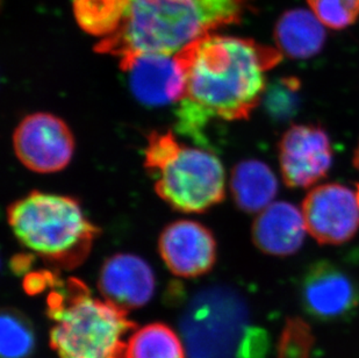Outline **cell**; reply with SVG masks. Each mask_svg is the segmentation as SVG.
Wrapping results in <instances>:
<instances>
[{"label": "cell", "instance_id": "cell-12", "mask_svg": "<svg viewBox=\"0 0 359 358\" xmlns=\"http://www.w3.org/2000/svg\"><path fill=\"white\" fill-rule=\"evenodd\" d=\"M158 251L168 269L178 277L203 276L217 260L213 234L192 220H178L168 225L161 233Z\"/></svg>", "mask_w": 359, "mask_h": 358}, {"label": "cell", "instance_id": "cell-20", "mask_svg": "<svg viewBox=\"0 0 359 358\" xmlns=\"http://www.w3.org/2000/svg\"><path fill=\"white\" fill-rule=\"evenodd\" d=\"M300 83L294 77H283L265 88L262 102L271 118L277 121L291 120L302 104Z\"/></svg>", "mask_w": 359, "mask_h": 358}, {"label": "cell", "instance_id": "cell-13", "mask_svg": "<svg viewBox=\"0 0 359 358\" xmlns=\"http://www.w3.org/2000/svg\"><path fill=\"white\" fill-rule=\"evenodd\" d=\"M99 290L106 300L123 311L142 307L155 293V274L142 257L116 253L102 265Z\"/></svg>", "mask_w": 359, "mask_h": 358}, {"label": "cell", "instance_id": "cell-2", "mask_svg": "<svg viewBox=\"0 0 359 358\" xmlns=\"http://www.w3.org/2000/svg\"><path fill=\"white\" fill-rule=\"evenodd\" d=\"M243 0H130L125 20L97 51L116 58L177 55L210 34L238 22Z\"/></svg>", "mask_w": 359, "mask_h": 358}, {"label": "cell", "instance_id": "cell-3", "mask_svg": "<svg viewBox=\"0 0 359 358\" xmlns=\"http://www.w3.org/2000/svg\"><path fill=\"white\" fill-rule=\"evenodd\" d=\"M48 315L54 322L51 347L60 358H123V338L134 327L126 311L93 297L74 278L49 294Z\"/></svg>", "mask_w": 359, "mask_h": 358}, {"label": "cell", "instance_id": "cell-1", "mask_svg": "<svg viewBox=\"0 0 359 358\" xmlns=\"http://www.w3.org/2000/svg\"><path fill=\"white\" fill-rule=\"evenodd\" d=\"M187 70L180 124L194 131L210 118H249L266 88L265 72L278 65L280 51L252 40L210 34L180 53Z\"/></svg>", "mask_w": 359, "mask_h": 358}, {"label": "cell", "instance_id": "cell-7", "mask_svg": "<svg viewBox=\"0 0 359 358\" xmlns=\"http://www.w3.org/2000/svg\"><path fill=\"white\" fill-rule=\"evenodd\" d=\"M18 159L39 173H58L72 162L75 139L69 126L50 113L27 115L13 134Z\"/></svg>", "mask_w": 359, "mask_h": 358}, {"label": "cell", "instance_id": "cell-10", "mask_svg": "<svg viewBox=\"0 0 359 358\" xmlns=\"http://www.w3.org/2000/svg\"><path fill=\"white\" fill-rule=\"evenodd\" d=\"M306 313L320 321L349 318L359 305V290L349 274L335 264L321 260L306 271L300 284Z\"/></svg>", "mask_w": 359, "mask_h": 358}, {"label": "cell", "instance_id": "cell-8", "mask_svg": "<svg viewBox=\"0 0 359 358\" xmlns=\"http://www.w3.org/2000/svg\"><path fill=\"white\" fill-rule=\"evenodd\" d=\"M132 95L142 105H172L187 95V70L180 54H139L120 60Z\"/></svg>", "mask_w": 359, "mask_h": 358}, {"label": "cell", "instance_id": "cell-15", "mask_svg": "<svg viewBox=\"0 0 359 358\" xmlns=\"http://www.w3.org/2000/svg\"><path fill=\"white\" fill-rule=\"evenodd\" d=\"M322 25L309 11L295 8L285 12L275 28L279 51L293 60H307L319 54L327 37Z\"/></svg>", "mask_w": 359, "mask_h": 358}, {"label": "cell", "instance_id": "cell-11", "mask_svg": "<svg viewBox=\"0 0 359 358\" xmlns=\"http://www.w3.org/2000/svg\"><path fill=\"white\" fill-rule=\"evenodd\" d=\"M279 162L285 183L306 189L325 177L332 163L328 134L316 126H292L279 145Z\"/></svg>", "mask_w": 359, "mask_h": 358}, {"label": "cell", "instance_id": "cell-9", "mask_svg": "<svg viewBox=\"0 0 359 358\" xmlns=\"http://www.w3.org/2000/svg\"><path fill=\"white\" fill-rule=\"evenodd\" d=\"M302 213L309 233L320 244H344L359 228V197L344 185H320L306 197Z\"/></svg>", "mask_w": 359, "mask_h": 358}, {"label": "cell", "instance_id": "cell-21", "mask_svg": "<svg viewBox=\"0 0 359 358\" xmlns=\"http://www.w3.org/2000/svg\"><path fill=\"white\" fill-rule=\"evenodd\" d=\"M314 335L307 322L288 319L279 338L277 358H311Z\"/></svg>", "mask_w": 359, "mask_h": 358}, {"label": "cell", "instance_id": "cell-6", "mask_svg": "<svg viewBox=\"0 0 359 358\" xmlns=\"http://www.w3.org/2000/svg\"><path fill=\"white\" fill-rule=\"evenodd\" d=\"M235 291L210 286L198 292L180 320L187 358H234L248 320Z\"/></svg>", "mask_w": 359, "mask_h": 358}, {"label": "cell", "instance_id": "cell-17", "mask_svg": "<svg viewBox=\"0 0 359 358\" xmlns=\"http://www.w3.org/2000/svg\"><path fill=\"white\" fill-rule=\"evenodd\" d=\"M187 357L183 340L163 324H147L133 331L123 349V358Z\"/></svg>", "mask_w": 359, "mask_h": 358}, {"label": "cell", "instance_id": "cell-4", "mask_svg": "<svg viewBox=\"0 0 359 358\" xmlns=\"http://www.w3.org/2000/svg\"><path fill=\"white\" fill-rule=\"evenodd\" d=\"M7 219L21 244L67 270L84 263L99 235L77 200L55 193H29L8 207Z\"/></svg>", "mask_w": 359, "mask_h": 358}, {"label": "cell", "instance_id": "cell-18", "mask_svg": "<svg viewBox=\"0 0 359 358\" xmlns=\"http://www.w3.org/2000/svg\"><path fill=\"white\" fill-rule=\"evenodd\" d=\"M130 0H74L79 26L88 34L111 37L121 27Z\"/></svg>", "mask_w": 359, "mask_h": 358}, {"label": "cell", "instance_id": "cell-25", "mask_svg": "<svg viewBox=\"0 0 359 358\" xmlns=\"http://www.w3.org/2000/svg\"><path fill=\"white\" fill-rule=\"evenodd\" d=\"M358 197H359V194H358Z\"/></svg>", "mask_w": 359, "mask_h": 358}, {"label": "cell", "instance_id": "cell-24", "mask_svg": "<svg viewBox=\"0 0 359 358\" xmlns=\"http://www.w3.org/2000/svg\"><path fill=\"white\" fill-rule=\"evenodd\" d=\"M355 164H356L357 168L359 169V148L357 150L356 156H355Z\"/></svg>", "mask_w": 359, "mask_h": 358}, {"label": "cell", "instance_id": "cell-23", "mask_svg": "<svg viewBox=\"0 0 359 358\" xmlns=\"http://www.w3.org/2000/svg\"><path fill=\"white\" fill-rule=\"evenodd\" d=\"M269 350V336L261 328H247L238 345V358H265Z\"/></svg>", "mask_w": 359, "mask_h": 358}, {"label": "cell", "instance_id": "cell-16", "mask_svg": "<svg viewBox=\"0 0 359 358\" xmlns=\"http://www.w3.org/2000/svg\"><path fill=\"white\" fill-rule=\"evenodd\" d=\"M231 189L241 210L261 213L273 203L278 193V179L268 164L257 159H247L233 170Z\"/></svg>", "mask_w": 359, "mask_h": 358}, {"label": "cell", "instance_id": "cell-22", "mask_svg": "<svg viewBox=\"0 0 359 358\" xmlns=\"http://www.w3.org/2000/svg\"><path fill=\"white\" fill-rule=\"evenodd\" d=\"M316 17L332 29H344L359 17V0H307Z\"/></svg>", "mask_w": 359, "mask_h": 358}, {"label": "cell", "instance_id": "cell-5", "mask_svg": "<svg viewBox=\"0 0 359 358\" xmlns=\"http://www.w3.org/2000/svg\"><path fill=\"white\" fill-rule=\"evenodd\" d=\"M144 166L157 194L175 210L203 213L224 200L226 173L213 152L178 142L171 132L148 138Z\"/></svg>", "mask_w": 359, "mask_h": 358}, {"label": "cell", "instance_id": "cell-14", "mask_svg": "<svg viewBox=\"0 0 359 358\" xmlns=\"http://www.w3.org/2000/svg\"><path fill=\"white\" fill-rule=\"evenodd\" d=\"M309 230L302 210L276 201L262 211L252 226V240L263 253L288 256L300 249Z\"/></svg>", "mask_w": 359, "mask_h": 358}, {"label": "cell", "instance_id": "cell-19", "mask_svg": "<svg viewBox=\"0 0 359 358\" xmlns=\"http://www.w3.org/2000/svg\"><path fill=\"white\" fill-rule=\"evenodd\" d=\"M34 348V333L27 320L17 312L4 311L0 318L1 358H28Z\"/></svg>", "mask_w": 359, "mask_h": 358}]
</instances>
